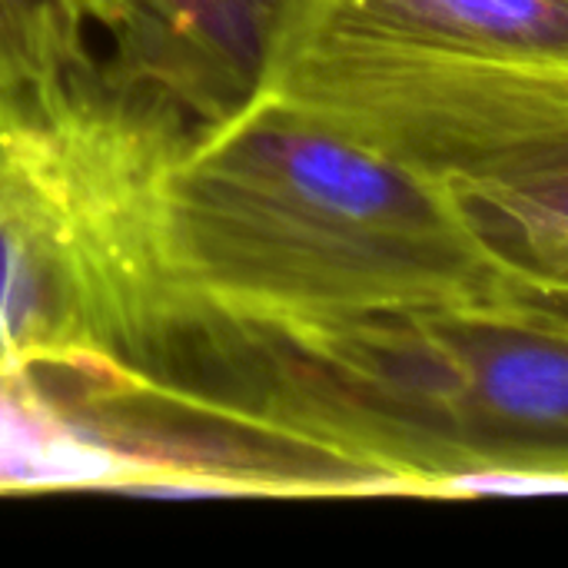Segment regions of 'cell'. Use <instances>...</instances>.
I'll list each match as a JSON object with an SVG mask.
<instances>
[{
	"label": "cell",
	"instance_id": "1",
	"mask_svg": "<svg viewBox=\"0 0 568 568\" xmlns=\"http://www.w3.org/2000/svg\"><path fill=\"white\" fill-rule=\"evenodd\" d=\"M140 373L376 469L396 496L568 493V336L509 303L270 326L176 296Z\"/></svg>",
	"mask_w": 568,
	"mask_h": 568
},
{
	"label": "cell",
	"instance_id": "2",
	"mask_svg": "<svg viewBox=\"0 0 568 568\" xmlns=\"http://www.w3.org/2000/svg\"><path fill=\"white\" fill-rule=\"evenodd\" d=\"M156 256L173 293L270 326L506 303L513 280L449 183L263 97L193 126Z\"/></svg>",
	"mask_w": 568,
	"mask_h": 568
},
{
	"label": "cell",
	"instance_id": "3",
	"mask_svg": "<svg viewBox=\"0 0 568 568\" xmlns=\"http://www.w3.org/2000/svg\"><path fill=\"white\" fill-rule=\"evenodd\" d=\"M193 126L100 57L0 90V373L47 353L143 356L173 293L160 183Z\"/></svg>",
	"mask_w": 568,
	"mask_h": 568
},
{
	"label": "cell",
	"instance_id": "4",
	"mask_svg": "<svg viewBox=\"0 0 568 568\" xmlns=\"http://www.w3.org/2000/svg\"><path fill=\"white\" fill-rule=\"evenodd\" d=\"M253 97L449 183L513 266L568 273V67L276 57Z\"/></svg>",
	"mask_w": 568,
	"mask_h": 568
},
{
	"label": "cell",
	"instance_id": "5",
	"mask_svg": "<svg viewBox=\"0 0 568 568\" xmlns=\"http://www.w3.org/2000/svg\"><path fill=\"white\" fill-rule=\"evenodd\" d=\"M276 57L568 67V0H283Z\"/></svg>",
	"mask_w": 568,
	"mask_h": 568
},
{
	"label": "cell",
	"instance_id": "6",
	"mask_svg": "<svg viewBox=\"0 0 568 568\" xmlns=\"http://www.w3.org/2000/svg\"><path fill=\"white\" fill-rule=\"evenodd\" d=\"M106 63L173 97L193 123L240 110L260 83L283 0H126Z\"/></svg>",
	"mask_w": 568,
	"mask_h": 568
},
{
	"label": "cell",
	"instance_id": "7",
	"mask_svg": "<svg viewBox=\"0 0 568 568\" xmlns=\"http://www.w3.org/2000/svg\"><path fill=\"white\" fill-rule=\"evenodd\" d=\"M130 23L126 0H0V90L53 80L97 60L87 30L116 40Z\"/></svg>",
	"mask_w": 568,
	"mask_h": 568
},
{
	"label": "cell",
	"instance_id": "8",
	"mask_svg": "<svg viewBox=\"0 0 568 568\" xmlns=\"http://www.w3.org/2000/svg\"><path fill=\"white\" fill-rule=\"evenodd\" d=\"M506 303L568 336V273H536L513 266Z\"/></svg>",
	"mask_w": 568,
	"mask_h": 568
}]
</instances>
